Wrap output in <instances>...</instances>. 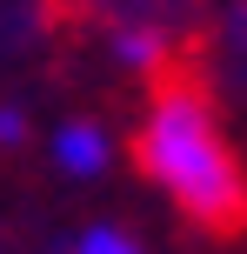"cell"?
<instances>
[{
	"label": "cell",
	"instance_id": "cell-1",
	"mask_svg": "<svg viewBox=\"0 0 247 254\" xmlns=\"http://www.w3.org/2000/svg\"><path fill=\"white\" fill-rule=\"evenodd\" d=\"M134 167L147 188L167 194V207L187 228L214 241L247 234V161L234 154V134L200 74L167 67L154 80L141 127H134Z\"/></svg>",
	"mask_w": 247,
	"mask_h": 254
},
{
	"label": "cell",
	"instance_id": "cell-2",
	"mask_svg": "<svg viewBox=\"0 0 247 254\" xmlns=\"http://www.w3.org/2000/svg\"><path fill=\"white\" fill-rule=\"evenodd\" d=\"M53 161H60L67 174H94V167L107 161V140L94 134V127H60V134H53Z\"/></svg>",
	"mask_w": 247,
	"mask_h": 254
},
{
	"label": "cell",
	"instance_id": "cell-3",
	"mask_svg": "<svg viewBox=\"0 0 247 254\" xmlns=\"http://www.w3.org/2000/svg\"><path fill=\"white\" fill-rule=\"evenodd\" d=\"M67 254H141V241H134V234H120V228H87Z\"/></svg>",
	"mask_w": 247,
	"mask_h": 254
}]
</instances>
